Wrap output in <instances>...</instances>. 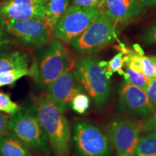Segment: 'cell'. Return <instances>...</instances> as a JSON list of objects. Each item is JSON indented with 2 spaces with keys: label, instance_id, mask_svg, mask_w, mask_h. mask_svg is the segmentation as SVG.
Here are the masks:
<instances>
[{
  "label": "cell",
  "instance_id": "cell-1",
  "mask_svg": "<svg viewBox=\"0 0 156 156\" xmlns=\"http://www.w3.org/2000/svg\"><path fill=\"white\" fill-rule=\"evenodd\" d=\"M34 104L50 147L56 156H68L72 141L71 126L67 117L47 93L38 95Z\"/></svg>",
  "mask_w": 156,
  "mask_h": 156
},
{
  "label": "cell",
  "instance_id": "cell-2",
  "mask_svg": "<svg viewBox=\"0 0 156 156\" xmlns=\"http://www.w3.org/2000/svg\"><path fill=\"white\" fill-rule=\"evenodd\" d=\"M73 67L63 42L52 38L30 67V77L41 88L48 86L64 71Z\"/></svg>",
  "mask_w": 156,
  "mask_h": 156
},
{
  "label": "cell",
  "instance_id": "cell-3",
  "mask_svg": "<svg viewBox=\"0 0 156 156\" xmlns=\"http://www.w3.org/2000/svg\"><path fill=\"white\" fill-rule=\"evenodd\" d=\"M8 130L28 148L49 155L51 147L34 103L21 106L9 118Z\"/></svg>",
  "mask_w": 156,
  "mask_h": 156
},
{
  "label": "cell",
  "instance_id": "cell-4",
  "mask_svg": "<svg viewBox=\"0 0 156 156\" xmlns=\"http://www.w3.org/2000/svg\"><path fill=\"white\" fill-rule=\"evenodd\" d=\"M74 69L83 90L92 99L95 108L103 110L110 100L112 87L100 60L93 56L80 58L74 64Z\"/></svg>",
  "mask_w": 156,
  "mask_h": 156
},
{
  "label": "cell",
  "instance_id": "cell-5",
  "mask_svg": "<svg viewBox=\"0 0 156 156\" xmlns=\"http://www.w3.org/2000/svg\"><path fill=\"white\" fill-rule=\"evenodd\" d=\"M72 140L80 156L112 155V145L106 134L87 121L80 119L74 122Z\"/></svg>",
  "mask_w": 156,
  "mask_h": 156
},
{
  "label": "cell",
  "instance_id": "cell-6",
  "mask_svg": "<svg viewBox=\"0 0 156 156\" xmlns=\"http://www.w3.org/2000/svg\"><path fill=\"white\" fill-rule=\"evenodd\" d=\"M100 14V9L97 8L69 6L54 26V36L62 42L71 44Z\"/></svg>",
  "mask_w": 156,
  "mask_h": 156
},
{
  "label": "cell",
  "instance_id": "cell-7",
  "mask_svg": "<svg viewBox=\"0 0 156 156\" xmlns=\"http://www.w3.org/2000/svg\"><path fill=\"white\" fill-rule=\"evenodd\" d=\"M116 27L112 21L101 13L85 32L70 45L80 54L95 53L116 38Z\"/></svg>",
  "mask_w": 156,
  "mask_h": 156
},
{
  "label": "cell",
  "instance_id": "cell-8",
  "mask_svg": "<svg viewBox=\"0 0 156 156\" xmlns=\"http://www.w3.org/2000/svg\"><path fill=\"white\" fill-rule=\"evenodd\" d=\"M8 34L21 44L29 47L41 48L51 40L53 31L45 20H28L25 21L1 20Z\"/></svg>",
  "mask_w": 156,
  "mask_h": 156
},
{
  "label": "cell",
  "instance_id": "cell-9",
  "mask_svg": "<svg viewBox=\"0 0 156 156\" xmlns=\"http://www.w3.org/2000/svg\"><path fill=\"white\" fill-rule=\"evenodd\" d=\"M106 136L118 156H133L140 138V122L121 117L112 120L106 129Z\"/></svg>",
  "mask_w": 156,
  "mask_h": 156
},
{
  "label": "cell",
  "instance_id": "cell-10",
  "mask_svg": "<svg viewBox=\"0 0 156 156\" xmlns=\"http://www.w3.org/2000/svg\"><path fill=\"white\" fill-rule=\"evenodd\" d=\"M116 112L136 119H146L155 109L151 106L145 91L123 82L118 93Z\"/></svg>",
  "mask_w": 156,
  "mask_h": 156
},
{
  "label": "cell",
  "instance_id": "cell-11",
  "mask_svg": "<svg viewBox=\"0 0 156 156\" xmlns=\"http://www.w3.org/2000/svg\"><path fill=\"white\" fill-rule=\"evenodd\" d=\"M47 95L63 113L70 106L72 101L83 91L78 81L74 67L64 71L46 90Z\"/></svg>",
  "mask_w": 156,
  "mask_h": 156
},
{
  "label": "cell",
  "instance_id": "cell-12",
  "mask_svg": "<svg viewBox=\"0 0 156 156\" xmlns=\"http://www.w3.org/2000/svg\"><path fill=\"white\" fill-rule=\"evenodd\" d=\"M46 6L38 0H4L0 2V20L25 21L45 20Z\"/></svg>",
  "mask_w": 156,
  "mask_h": 156
},
{
  "label": "cell",
  "instance_id": "cell-13",
  "mask_svg": "<svg viewBox=\"0 0 156 156\" xmlns=\"http://www.w3.org/2000/svg\"><path fill=\"white\" fill-rule=\"evenodd\" d=\"M100 11L117 25L125 24L142 15L145 8L137 0H103Z\"/></svg>",
  "mask_w": 156,
  "mask_h": 156
},
{
  "label": "cell",
  "instance_id": "cell-14",
  "mask_svg": "<svg viewBox=\"0 0 156 156\" xmlns=\"http://www.w3.org/2000/svg\"><path fill=\"white\" fill-rule=\"evenodd\" d=\"M0 156H33L29 148L12 134L0 138Z\"/></svg>",
  "mask_w": 156,
  "mask_h": 156
},
{
  "label": "cell",
  "instance_id": "cell-15",
  "mask_svg": "<svg viewBox=\"0 0 156 156\" xmlns=\"http://www.w3.org/2000/svg\"><path fill=\"white\" fill-rule=\"evenodd\" d=\"M30 58L22 51H16L0 56V73L15 69H29Z\"/></svg>",
  "mask_w": 156,
  "mask_h": 156
},
{
  "label": "cell",
  "instance_id": "cell-16",
  "mask_svg": "<svg viewBox=\"0 0 156 156\" xmlns=\"http://www.w3.org/2000/svg\"><path fill=\"white\" fill-rule=\"evenodd\" d=\"M69 0H49L46 6V20L48 26L53 29L69 7Z\"/></svg>",
  "mask_w": 156,
  "mask_h": 156
},
{
  "label": "cell",
  "instance_id": "cell-17",
  "mask_svg": "<svg viewBox=\"0 0 156 156\" xmlns=\"http://www.w3.org/2000/svg\"><path fill=\"white\" fill-rule=\"evenodd\" d=\"M133 156H156V130L146 132L140 138Z\"/></svg>",
  "mask_w": 156,
  "mask_h": 156
},
{
  "label": "cell",
  "instance_id": "cell-18",
  "mask_svg": "<svg viewBox=\"0 0 156 156\" xmlns=\"http://www.w3.org/2000/svg\"><path fill=\"white\" fill-rule=\"evenodd\" d=\"M124 79L126 83L135 86L143 91L147 90L151 79L141 72L136 71L131 68L126 67V72L124 74Z\"/></svg>",
  "mask_w": 156,
  "mask_h": 156
},
{
  "label": "cell",
  "instance_id": "cell-19",
  "mask_svg": "<svg viewBox=\"0 0 156 156\" xmlns=\"http://www.w3.org/2000/svg\"><path fill=\"white\" fill-rule=\"evenodd\" d=\"M30 76L29 69H15L0 73V87L12 85L25 76Z\"/></svg>",
  "mask_w": 156,
  "mask_h": 156
},
{
  "label": "cell",
  "instance_id": "cell-20",
  "mask_svg": "<svg viewBox=\"0 0 156 156\" xmlns=\"http://www.w3.org/2000/svg\"><path fill=\"white\" fill-rule=\"evenodd\" d=\"M124 54L122 52L116 54L110 61L108 62L106 67H103L105 75L108 80H110L114 73H118L120 75H124V72L122 69L124 64Z\"/></svg>",
  "mask_w": 156,
  "mask_h": 156
},
{
  "label": "cell",
  "instance_id": "cell-21",
  "mask_svg": "<svg viewBox=\"0 0 156 156\" xmlns=\"http://www.w3.org/2000/svg\"><path fill=\"white\" fill-rule=\"evenodd\" d=\"M140 69L142 73L150 79L156 77V64L154 56H138Z\"/></svg>",
  "mask_w": 156,
  "mask_h": 156
},
{
  "label": "cell",
  "instance_id": "cell-22",
  "mask_svg": "<svg viewBox=\"0 0 156 156\" xmlns=\"http://www.w3.org/2000/svg\"><path fill=\"white\" fill-rule=\"evenodd\" d=\"M90 104V98L83 92L77 94L72 101L71 106L74 112L79 114H84L88 110Z\"/></svg>",
  "mask_w": 156,
  "mask_h": 156
},
{
  "label": "cell",
  "instance_id": "cell-23",
  "mask_svg": "<svg viewBox=\"0 0 156 156\" xmlns=\"http://www.w3.org/2000/svg\"><path fill=\"white\" fill-rule=\"evenodd\" d=\"M21 106L11 100L9 94L0 92V112L13 114L18 112Z\"/></svg>",
  "mask_w": 156,
  "mask_h": 156
},
{
  "label": "cell",
  "instance_id": "cell-24",
  "mask_svg": "<svg viewBox=\"0 0 156 156\" xmlns=\"http://www.w3.org/2000/svg\"><path fill=\"white\" fill-rule=\"evenodd\" d=\"M15 44V41L11 38L10 35L0 22V54L8 50Z\"/></svg>",
  "mask_w": 156,
  "mask_h": 156
},
{
  "label": "cell",
  "instance_id": "cell-25",
  "mask_svg": "<svg viewBox=\"0 0 156 156\" xmlns=\"http://www.w3.org/2000/svg\"><path fill=\"white\" fill-rule=\"evenodd\" d=\"M140 40L145 45L156 44V21L145 29L140 36Z\"/></svg>",
  "mask_w": 156,
  "mask_h": 156
},
{
  "label": "cell",
  "instance_id": "cell-26",
  "mask_svg": "<svg viewBox=\"0 0 156 156\" xmlns=\"http://www.w3.org/2000/svg\"><path fill=\"white\" fill-rule=\"evenodd\" d=\"M141 132H148L153 130H156V111H155L151 116L147 118L144 119L140 122Z\"/></svg>",
  "mask_w": 156,
  "mask_h": 156
},
{
  "label": "cell",
  "instance_id": "cell-27",
  "mask_svg": "<svg viewBox=\"0 0 156 156\" xmlns=\"http://www.w3.org/2000/svg\"><path fill=\"white\" fill-rule=\"evenodd\" d=\"M73 6L100 9L103 0H69Z\"/></svg>",
  "mask_w": 156,
  "mask_h": 156
},
{
  "label": "cell",
  "instance_id": "cell-28",
  "mask_svg": "<svg viewBox=\"0 0 156 156\" xmlns=\"http://www.w3.org/2000/svg\"><path fill=\"white\" fill-rule=\"evenodd\" d=\"M145 93L151 106L156 110V77L151 79Z\"/></svg>",
  "mask_w": 156,
  "mask_h": 156
},
{
  "label": "cell",
  "instance_id": "cell-29",
  "mask_svg": "<svg viewBox=\"0 0 156 156\" xmlns=\"http://www.w3.org/2000/svg\"><path fill=\"white\" fill-rule=\"evenodd\" d=\"M9 117L6 114L0 112V138L7 134L8 130V122Z\"/></svg>",
  "mask_w": 156,
  "mask_h": 156
},
{
  "label": "cell",
  "instance_id": "cell-30",
  "mask_svg": "<svg viewBox=\"0 0 156 156\" xmlns=\"http://www.w3.org/2000/svg\"><path fill=\"white\" fill-rule=\"evenodd\" d=\"M144 7L152 8L156 6V0H137Z\"/></svg>",
  "mask_w": 156,
  "mask_h": 156
},
{
  "label": "cell",
  "instance_id": "cell-31",
  "mask_svg": "<svg viewBox=\"0 0 156 156\" xmlns=\"http://www.w3.org/2000/svg\"><path fill=\"white\" fill-rule=\"evenodd\" d=\"M133 48H134V51L136 52V54H140V55H144V51L139 44H134Z\"/></svg>",
  "mask_w": 156,
  "mask_h": 156
},
{
  "label": "cell",
  "instance_id": "cell-32",
  "mask_svg": "<svg viewBox=\"0 0 156 156\" xmlns=\"http://www.w3.org/2000/svg\"><path fill=\"white\" fill-rule=\"evenodd\" d=\"M38 1H40V2H43V3H44L45 5H46V3L48 2V1H49V0H38Z\"/></svg>",
  "mask_w": 156,
  "mask_h": 156
},
{
  "label": "cell",
  "instance_id": "cell-33",
  "mask_svg": "<svg viewBox=\"0 0 156 156\" xmlns=\"http://www.w3.org/2000/svg\"><path fill=\"white\" fill-rule=\"evenodd\" d=\"M154 58H155V64H156V56H154Z\"/></svg>",
  "mask_w": 156,
  "mask_h": 156
}]
</instances>
